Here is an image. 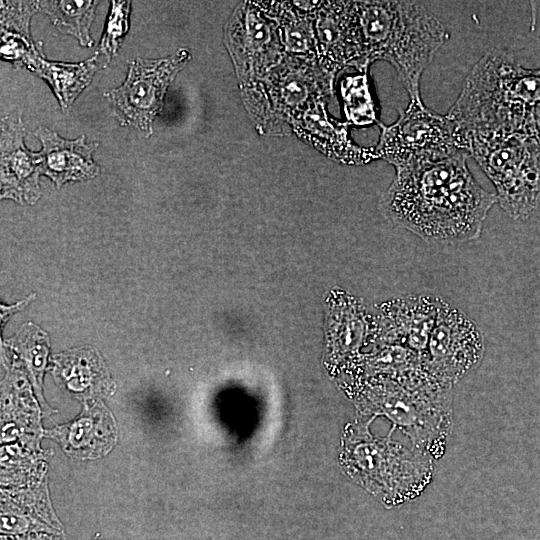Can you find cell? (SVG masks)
<instances>
[{
	"label": "cell",
	"mask_w": 540,
	"mask_h": 540,
	"mask_svg": "<svg viewBox=\"0 0 540 540\" xmlns=\"http://www.w3.org/2000/svg\"><path fill=\"white\" fill-rule=\"evenodd\" d=\"M465 152L396 169L382 197L385 216L427 243L457 244L480 237L495 203L467 166Z\"/></svg>",
	"instance_id": "obj_1"
},
{
	"label": "cell",
	"mask_w": 540,
	"mask_h": 540,
	"mask_svg": "<svg viewBox=\"0 0 540 540\" xmlns=\"http://www.w3.org/2000/svg\"><path fill=\"white\" fill-rule=\"evenodd\" d=\"M447 115L468 133L518 134L540 142V68L527 69L503 52L485 54Z\"/></svg>",
	"instance_id": "obj_2"
},
{
	"label": "cell",
	"mask_w": 540,
	"mask_h": 540,
	"mask_svg": "<svg viewBox=\"0 0 540 540\" xmlns=\"http://www.w3.org/2000/svg\"><path fill=\"white\" fill-rule=\"evenodd\" d=\"M363 67L382 59L397 70L410 101L422 102L420 79L449 35L417 1H356Z\"/></svg>",
	"instance_id": "obj_3"
},
{
	"label": "cell",
	"mask_w": 540,
	"mask_h": 540,
	"mask_svg": "<svg viewBox=\"0 0 540 540\" xmlns=\"http://www.w3.org/2000/svg\"><path fill=\"white\" fill-rule=\"evenodd\" d=\"M361 404L391 420L407 435L411 447L434 461L444 455L453 427V387L425 368L377 379L366 386Z\"/></svg>",
	"instance_id": "obj_4"
},
{
	"label": "cell",
	"mask_w": 540,
	"mask_h": 540,
	"mask_svg": "<svg viewBox=\"0 0 540 540\" xmlns=\"http://www.w3.org/2000/svg\"><path fill=\"white\" fill-rule=\"evenodd\" d=\"M343 467L348 476L385 505L418 498L431 483L434 460L390 437L376 438L365 422H355L345 435Z\"/></svg>",
	"instance_id": "obj_5"
},
{
	"label": "cell",
	"mask_w": 540,
	"mask_h": 540,
	"mask_svg": "<svg viewBox=\"0 0 540 540\" xmlns=\"http://www.w3.org/2000/svg\"><path fill=\"white\" fill-rule=\"evenodd\" d=\"M469 136V156L493 183L497 203L513 220L530 218L540 204V142L500 132Z\"/></svg>",
	"instance_id": "obj_6"
},
{
	"label": "cell",
	"mask_w": 540,
	"mask_h": 540,
	"mask_svg": "<svg viewBox=\"0 0 540 540\" xmlns=\"http://www.w3.org/2000/svg\"><path fill=\"white\" fill-rule=\"evenodd\" d=\"M381 129L375 149L377 157L396 169L460 152L469 155V133L447 114L441 115L426 107L423 101H410L396 122L382 125Z\"/></svg>",
	"instance_id": "obj_7"
},
{
	"label": "cell",
	"mask_w": 540,
	"mask_h": 540,
	"mask_svg": "<svg viewBox=\"0 0 540 540\" xmlns=\"http://www.w3.org/2000/svg\"><path fill=\"white\" fill-rule=\"evenodd\" d=\"M484 353V336L478 325L441 299L423 357L427 371L453 387L480 365Z\"/></svg>",
	"instance_id": "obj_8"
},
{
	"label": "cell",
	"mask_w": 540,
	"mask_h": 540,
	"mask_svg": "<svg viewBox=\"0 0 540 540\" xmlns=\"http://www.w3.org/2000/svg\"><path fill=\"white\" fill-rule=\"evenodd\" d=\"M188 58V51L182 49L167 58L131 62L123 85L107 94L120 123L150 135L153 120L163 108L166 89Z\"/></svg>",
	"instance_id": "obj_9"
},
{
	"label": "cell",
	"mask_w": 540,
	"mask_h": 540,
	"mask_svg": "<svg viewBox=\"0 0 540 540\" xmlns=\"http://www.w3.org/2000/svg\"><path fill=\"white\" fill-rule=\"evenodd\" d=\"M227 38L245 89L263 80L286 55L278 24L260 2L240 6L230 22Z\"/></svg>",
	"instance_id": "obj_10"
},
{
	"label": "cell",
	"mask_w": 540,
	"mask_h": 540,
	"mask_svg": "<svg viewBox=\"0 0 540 540\" xmlns=\"http://www.w3.org/2000/svg\"><path fill=\"white\" fill-rule=\"evenodd\" d=\"M312 60L286 53L281 62L257 83L258 88L251 86L248 89L261 91L258 98L261 102L266 101L269 115L296 124L321 103L329 91L325 73Z\"/></svg>",
	"instance_id": "obj_11"
},
{
	"label": "cell",
	"mask_w": 540,
	"mask_h": 540,
	"mask_svg": "<svg viewBox=\"0 0 540 540\" xmlns=\"http://www.w3.org/2000/svg\"><path fill=\"white\" fill-rule=\"evenodd\" d=\"M317 64L327 76L345 66L363 67L356 1H321L315 20Z\"/></svg>",
	"instance_id": "obj_12"
},
{
	"label": "cell",
	"mask_w": 540,
	"mask_h": 540,
	"mask_svg": "<svg viewBox=\"0 0 540 540\" xmlns=\"http://www.w3.org/2000/svg\"><path fill=\"white\" fill-rule=\"evenodd\" d=\"M1 179L4 196L33 201L39 195L38 176L40 158L29 151L23 142L24 127L21 119L2 121Z\"/></svg>",
	"instance_id": "obj_13"
},
{
	"label": "cell",
	"mask_w": 540,
	"mask_h": 540,
	"mask_svg": "<svg viewBox=\"0 0 540 540\" xmlns=\"http://www.w3.org/2000/svg\"><path fill=\"white\" fill-rule=\"evenodd\" d=\"M35 135L42 143V150L38 152L41 173L48 175L57 186L98 173L99 168L92 159L98 143H86L85 136L65 140L46 127H39Z\"/></svg>",
	"instance_id": "obj_14"
},
{
	"label": "cell",
	"mask_w": 540,
	"mask_h": 540,
	"mask_svg": "<svg viewBox=\"0 0 540 540\" xmlns=\"http://www.w3.org/2000/svg\"><path fill=\"white\" fill-rule=\"evenodd\" d=\"M440 297L412 295L393 304V345L407 347L424 357L434 326Z\"/></svg>",
	"instance_id": "obj_15"
},
{
	"label": "cell",
	"mask_w": 540,
	"mask_h": 540,
	"mask_svg": "<svg viewBox=\"0 0 540 540\" xmlns=\"http://www.w3.org/2000/svg\"><path fill=\"white\" fill-rule=\"evenodd\" d=\"M321 2H260L275 18L282 43L288 54L316 57L315 28L313 19Z\"/></svg>",
	"instance_id": "obj_16"
},
{
	"label": "cell",
	"mask_w": 540,
	"mask_h": 540,
	"mask_svg": "<svg viewBox=\"0 0 540 540\" xmlns=\"http://www.w3.org/2000/svg\"><path fill=\"white\" fill-rule=\"evenodd\" d=\"M29 69L46 78L63 109H67L77 95L90 83L98 67L97 57L78 64L47 62L32 48L22 59Z\"/></svg>",
	"instance_id": "obj_17"
},
{
	"label": "cell",
	"mask_w": 540,
	"mask_h": 540,
	"mask_svg": "<svg viewBox=\"0 0 540 540\" xmlns=\"http://www.w3.org/2000/svg\"><path fill=\"white\" fill-rule=\"evenodd\" d=\"M97 3V1H38L37 7L50 16L59 30L74 35L82 45L88 46L93 43L89 28Z\"/></svg>",
	"instance_id": "obj_18"
},
{
	"label": "cell",
	"mask_w": 540,
	"mask_h": 540,
	"mask_svg": "<svg viewBox=\"0 0 540 540\" xmlns=\"http://www.w3.org/2000/svg\"><path fill=\"white\" fill-rule=\"evenodd\" d=\"M130 2L113 1L112 10L107 22L106 32L102 38L97 54H100L105 65L116 55L123 36L128 28Z\"/></svg>",
	"instance_id": "obj_19"
},
{
	"label": "cell",
	"mask_w": 540,
	"mask_h": 540,
	"mask_svg": "<svg viewBox=\"0 0 540 540\" xmlns=\"http://www.w3.org/2000/svg\"><path fill=\"white\" fill-rule=\"evenodd\" d=\"M14 540H50V539L38 537V538H24V539H14Z\"/></svg>",
	"instance_id": "obj_20"
}]
</instances>
